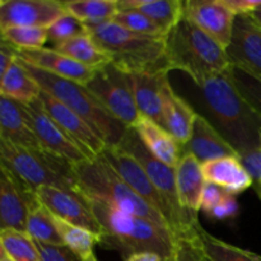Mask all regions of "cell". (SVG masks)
Here are the masks:
<instances>
[{
  "mask_svg": "<svg viewBox=\"0 0 261 261\" xmlns=\"http://www.w3.org/2000/svg\"><path fill=\"white\" fill-rule=\"evenodd\" d=\"M119 10H138L163 31L166 36L184 18V2L181 0H119Z\"/></svg>",
  "mask_w": 261,
  "mask_h": 261,
  "instance_id": "cell-26",
  "label": "cell"
},
{
  "mask_svg": "<svg viewBox=\"0 0 261 261\" xmlns=\"http://www.w3.org/2000/svg\"><path fill=\"white\" fill-rule=\"evenodd\" d=\"M257 9H261V0H260V4H259V7H257Z\"/></svg>",
  "mask_w": 261,
  "mask_h": 261,
  "instance_id": "cell-51",
  "label": "cell"
},
{
  "mask_svg": "<svg viewBox=\"0 0 261 261\" xmlns=\"http://www.w3.org/2000/svg\"><path fill=\"white\" fill-rule=\"evenodd\" d=\"M0 165L35 193L42 186L78 191L73 165L45 150L15 145L0 137Z\"/></svg>",
  "mask_w": 261,
  "mask_h": 261,
  "instance_id": "cell-7",
  "label": "cell"
},
{
  "mask_svg": "<svg viewBox=\"0 0 261 261\" xmlns=\"http://www.w3.org/2000/svg\"><path fill=\"white\" fill-rule=\"evenodd\" d=\"M184 153H190L200 165L224 157H237V150L216 129L204 115L198 114L190 140L182 147Z\"/></svg>",
  "mask_w": 261,
  "mask_h": 261,
  "instance_id": "cell-19",
  "label": "cell"
},
{
  "mask_svg": "<svg viewBox=\"0 0 261 261\" xmlns=\"http://www.w3.org/2000/svg\"><path fill=\"white\" fill-rule=\"evenodd\" d=\"M198 112L184 97L178 96L170 86L166 91L165 129L180 143L185 145L193 134Z\"/></svg>",
  "mask_w": 261,
  "mask_h": 261,
  "instance_id": "cell-25",
  "label": "cell"
},
{
  "mask_svg": "<svg viewBox=\"0 0 261 261\" xmlns=\"http://www.w3.org/2000/svg\"><path fill=\"white\" fill-rule=\"evenodd\" d=\"M25 233L37 244L65 246L55 223V217L38 201L31 211L25 224Z\"/></svg>",
  "mask_w": 261,
  "mask_h": 261,
  "instance_id": "cell-29",
  "label": "cell"
},
{
  "mask_svg": "<svg viewBox=\"0 0 261 261\" xmlns=\"http://www.w3.org/2000/svg\"><path fill=\"white\" fill-rule=\"evenodd\" d=\"M208 261H209V260H208Z\"/></svg>",
  "mask_w": 261,
  "mask_h": 261,
  "instance_id": "cell-53",
  "label": "cell"
},
{
  "mask_svg": "<svg viewBox=\"0 0 261 261\" xmlns=\"http://www.w3.org/2000/svg\"><path fill=\"white\" fill-rule=\"evenodd\" d=\"M53 48L92 70H98L112 63L111 58L92 40L88 33L70 38Z\"/></svg>",
  "mask_w": 261,
  "mask_h": 261,
  "instance_id": "cell-28",
  "label": "cell"
},
{
  "mask_svg": "<svg viewBox=\"0 0 261 261\" xmlns=\"http://www.w3.org/2000/svg\"><path fill=\"white\" fill-rule=\"evenodd\" d=\"M99 157L103 158L114 168L115 172L132 188L139 198H142L158 213L162 214L172 228V232H175V219L170 206L154 188L145 170L134 155L130 154L120 145H106Z\"/></svg>",
  "mask_w": 261,
  "mask_h": 261,
  "instance_id": "cell-10",
  "label": "cell"
},
{
  "mask_svg": "<svg viewBox=\"0 0 261 261\" xmlns=\"http://www.w3.org/2000/svg\"><path fill=\"white\" fill-rule=\"evenodd\" d=\"M184 17L227 48L231 42L236 15L221 0L184 2Z\"/></svg>",
  "mask_w": 261,
  "mask_h": 261,
  "instance_id": "cell-15",
  "label": "cell"
},
{
  "mask_svg": "<svg viewBox=\"0 0 261 261\" xmlns=\"http://www.w3.org/2000/svg\"><path fill=\"white\" fill-rule=\"evenodd\" d=\"M84 261H98V260H97V257L94 256V254H93V255H91V256H89L88 259L84 260Z\"/></svg>",
  "mask_w": 261,
  "mask_h": 261,
  "instance_id": "cell-48",
  "label": "cell"
},
{
  "mask_svg": "<svg viewBox=\"0 0 261 261\" xmlns=\"http://www.w3.org/2000/svg\"><path fill=\"white\" fill-rule=\"evenodd\" d=\"M252 186H254L255 191H256L257 196H259L260 200H261V181H256V182H254V185Z\"/></svg>",
  "mask_w": 261,
  "mask_h": 261,
  "instance_id": "cell-47",
  "label": "cell"
},
{
  "mask_svg": "<svg viewBox=\"0 0 261 261\" xmlns=\"http://www.w3.org/2000/svg\"><path fill=\"white\" fill-rule=\"evenodd\" d=\"M249 15H250V18L252 19V22H254L255 24H256L257 27L261 30V9L254 10V12L249 13Z\"/></svg>",
  "mask_w": 261,
  "mask_h": 261,
  "instance_id": "cell-45",
  "label": "cell"
},
{
  "mask_svg": "<svg viewBox=\"0 0 261 261\" xmlns=\"http://www.w3.org/2000/svg\"><path fill=\"white\" fill-rule=\"evenodd\" d=\"M0 137L15 145L43 150L36 138L24 105L0 94Z\"/></svg>",
  "mask_w": 261,
  "mask_h": 261,
  "instance_id": "cell-21",
  "label": "cell"
},
{
  "mask_svg": "<svg viewBox=\"0 0 261 261\" xmlns=\"http://www.w3.org/2000/svg\"><path fill=\"white\" fill-rule=\"evenodd\" d=\"M229 69L206 76L195 86L206 111L204 116L228 140L240 157L241 153L261 147V119L237 91Z\"/></svg>",
  "mask_w": 261,
  "mask_h": 261,
  "instance_id": "cell-1",
  "label": "cell"
},
{
  "mask_svg": "<svg viewBox=\"0 0 261 261\" xmlns=\"http://www.w3.org/2000/svg\"><path fill=\"white\" fill-rule=\"evenodd\" d=\"M168 69L188 74L194 83L231 68L226 48L184 17L166 37Z\"/></svg>",
  "mask_w": 261,
  "mask_h": 261,
  "instance_id": "cell-4",
  "label": "cell"
},
{
  "mask_svg": "<svg viewBox=\"0 0 261 261\" xmlns=\"http://www.w3.org/2000/svg\"><path fill=\"white\" fill-rule=\"evenodd\" d=\"M40 101L42 102L43 107L47 114L56 121V124L79 145L83 148L87 153L93 157L101 154L102 150L106 147V143L93 132L91 126L87 124L86 120L82 119L78 114L71 111L69 107L61 103L53 96L46 92H41Z\"/></svg>",
  "mask_w": 261,
  "mask_h": 261,
  "instance_id": "cell-17",
  "label": "cell"
},
{
  "mask_svg": "<svg viewBox=\"0 0 261 261\" xmlns=\"http://www.w3.org/2000/svg\"><path fill=\"white\" fill-rule=\"evenodd\" d=\"M134 130L153 157L166 166L176 168L182 157V145L165 127L152 120L142 117Z\"/></svg>",
  "mask_w": 261,
  "mask_h": 261,
  "instance_id": "cell-23",
  "label": "cell"
},
{
  "mask_svg": "<svg viewBox=\"0 0 261 261\" xmlns=\"http://www.w3.org/2000/svg\"><path fill=\"white\" fill-rule=\"evenodd\" d=\"M199 237L204 254L209 261H261L260 255L222 241L201 226L199 227Z\"/></svg>",
  "mask_w": 261,
  "mask_h": 261,
  "instance_id": "cell-33",
  "label": "cell"
},
{
  "mask_svg": "<svg viewBox=\"0 0 261 261\" xmlns=\"http://www.w3.org/2000/svg\"><path fill=\"white\" fill-rule=\"evenodd\" d=\"M206 182L237 195L254 185V180L237 157H224L201 165Z\"/></svg>",
  "mask_w": 261,
  "mask_h": 261,
  "instance_id": "cell-24",
  "label": "cell"
},
{
  "mask_svg": "<svg viewBox=\"0 0 261 261\" xmlns=\"http://www.w3.org/2000/svg\"><path fill=\"white\" fill-rule=\"evenodd\" d=\"M86 31L111 58L112 64L127 74L168 71L166 37H149L132 32L115 22L88 23Z\"/></svg>",
  "mask_w": 261,
  "mask_h": 261,
  "instance_id": "cell-3",
  "label": "cell"
},
{
  "mask_svg": "<svg viewBox=\"0 0 261 261\" xmlns=\"http://www.w3.org/2000/svg\"><path fill=\"white\" fill-rule=\"evenodd\" d=\"M8 257V255H7V251H5V249H4V246H3V242H2V240H0V261H3V260H5Z\"/></svg>",
  "mask_w": 261,
  "mask_h": 261,
  "instance_id": "cell-46",
  "label": "cell"
},
{
  "mask_svg": "<svg viewBox=\"0 0 261 261\" xmlns=\"http://www.w3.org/2000/svg\"><path fill=\"white\" fill-rule=\"evenodd\" d=\"M229 71L237 91L261 119V78L233 65H231Z\"/></svg>",
  "mask_w": 261,
  "mask_h": 261,
  "instance_id": "cell-35",
  "label": "cell"
},
{
  "mask_svg": "<svg viewBox=\"0 0 261 261\" xmlns=\"http://www.w3.org/2000/svg\"><path fill=\"white\" fill-rule=\"evenodd\" d=\"M18 56V48L13 46L7 38L4 37L3 32L0 31V84H2L3 76L7 73L10 64L14 61Z\"/></svg>",
  "mask_w": 261,
  "mask_h": 261,
  "instance_id": "cell-42",
  "label": "cell"
},
{
  "mask_svg": "<svg viewBox=\"0 0 261 261\" xmlns=\"http://www.w3.org/2000/svg\"><path fill=\"white\" fill-rule=\"evenodd\" d=\"M42 261H81L66 246H54V245L37 244Z\"/></svg>",
  "mask_w": 261,
  "mask_h": 261,
  "instance_id": "cell-40",
  "label": "cell"
},
{
  "mask_svg": "<svg viewBox=\"0 0 261 261\" xmlns=\"http://www.w3.org/2000/svg\"><path fill=\"white\" fill-rule=\"evenodd\" d=\"M55 223L64 245L81 261L87 260L91 255H93L94 246L101 244V236L88 229L69 224L56 217Z\"/></svg>",
  "mask_w": 261,
  "mask_h": 261,
  "instance_id": "cell-31",
  "label": "cell"
},
{
  "mask_svg": "<svg viewBox=\"0 0 261 261\" xmlns=\"http://www.w3.org/2000/svg\"><path fill=\"white\" fill-rule=\"evenodd\" d=\"M112 22L132 31V32L139 33V35L149 36V37H166L163 31L155 23H153L149 18L145 17L138 10H119Z\"/></svg>",
  "mask_w": 261,
  "mask_h": 261,
  "instance_id": "cell-37",
  "label": "cell"
},
{
  "mask_svg": "<svg viewBox=\"0 0 261 261\" xmlns=\"http://www.w3.org/2000/svg\"><path fill=\"white\" fill-rule=\"evenodd\" d=\"M66 13L56 0H5L0 4V31L13 27L48 28Z\"/></svg>",
  "mask_w": 261,
  "mask_h": 261,
  "instance_id": "cell-14",
  "label": "cell"
},
{
  "mask_svg": "<svg viewBox=\"0 0 261 261\" xmlns=\"http://www.w3.org/2000/svg\"><path fill=\"white\" fill-rule=\"evenodd\" d=\"M18 58L41 70H45L61 78L70 79L83 86H87V83L93 78L96 73V70H92L76 63L73 59L54 50L53 47L18 50Z\"/></svg>",
  "mask_w": 261,
  "mask_h": 261,
  "instance_id": "cell-20",
  "label": "cell"
},
{
  "mask_svg": "<svg viewBox=\"0 0 261 261\" xmlns=\"http://www.w3.org/2000/svg\"><path fill=\"white\" fill-rule=\"evenodd\" d=\"M86 87L109 114L129 129H134L142 120L143 116L135 103L130 75L112 63L96 70Z\"/></svg>",
  "mask_w": 261,
  "mask_h": 261,
  "instance_id": "cell-9",
  "label": "cell"
},
{
  "mask_svg": "<svg viewBox=\"0 0 261 261\" xmlns=\"http://www.w3.org/2000/svg\"><path fill=\"white\" fill-rule=\"evenodd\" d=\"M0 4H2V2H0Z\"/></svg>",
  "mask_w": 261,
  "mask_h": 261,
  "instance_id": "cell-52",
  "label": "cell"
},
{
  "mask_svg": "<svg viewBox=\"0 0 261 261\" xmlns=\"http://www.w3.org/2000/svg\"><path fill=\"white\" fill-rule=\"evenodd\" d=\"M125 261H165L158 254L154 252H138L130 255Z\"/></svg>",
  "mask_w": 261,
  "mask_h": 261,
  "instance_id": "cell-44",
  "label": "cell"
},
{
  "mask_svg": "<svg viewBox=\"0 0 261 261\" xmlns=\"http://www.w3.org/2000/svg\"><path fill=\"white\" fill-rule=\"evenodd\" d=\"M119 145L137 158L138 162L145 170L154 188L170 206L173 214V219H175L173 236L200 223L198 214H190L181 208L177 195V186H176V168L166 166L165 163L153 157L144 147V144L140 142L134 129L127 130L124 139Z\"/></svg>",
  "mask_w": 261,
  "mask_h": 261,
  "instance_id": "cell-8",
  "label": "cell"
},
{
  "mask_svg": "<svg viewBox=\"0 0 261 261\" xmlns=\"http://www.w3.org/2000/svg\"><path fill=\"white\" fill-rule=\"evenodd\" d=\"M87 200L102 229L99 246L120 252L124 260L138 252H154L165 261L172 259L175 254L172 232L149 219L116 211L96 199L87 198Z\"/></svg>",
  "mask_w": 261,
  "mask_h": 261,
  "instance_id": "cell-2",
  "label": "cell"
},
{
  "mask_svg": "<svg viewBox=\"0 0 261 261\" xmlns=\"http://www.w3.org/2000/svg\"><path fill=\"white\" fill-rule=\"evenodd\" d=\"M19 60L43 92L53 96L86 120L87 124L106 143V145H119L121 143L129 127L109 114L86 86L41 70L22 59Z\"/></svg>",
  "mask_w": 261,
  "mask_h": 261,
  "instance_id": "cell-6",
  "label": "cell"
},
{
  "mask_svg": "<svg viewBox=\"0 0 261 261\" xmlns=\"http://www.w3.org/2000/svg\"><path fill=\"white\" fill-rule=\"evenodd\" d=\"M73 173L78 182V193L102 201L116 211L149 219L172 232L165 217L139 198L99 155L73 165Z\"/></svg>",
  "mask_w": 261,
  "mask_h": 261,
  "instance_id": "cell-5",
  "label": "cell"
},
{
  "mask_svg": "<svg viewBox=\"0 0 261 261\" xmlns=\"http://www.w3.org/2000/svg\"><path fill=\"white\" fill-rule=\"evenodd\" d=\"M63 4L69 14L84 24L110 22L119 12L116 0H71Z\"/></svg>",
  "mask_w": 261,
  "mask_h": 261,
  "instance_id": "cell-30",
  "label": "cell"
},
{
  "mask_svg": "<svg viewBox=\"0 0 261 261\" xmlns=\"http://www.w3.org/2000/svg\"><path fill=\"white\" fill-rule=\"evenodd\" d=\"M37 203L36 194L0 165V233L25 232L28 216Z\"/></svg>",
  "mask_w": 261,
  "mask_h": 261,
  "instance_id": "cell-12",
  "label": "cell"
},
{
  "mask_svg": "<svg viewBox=\"0 0 261 261\" xmlns=\"http://www.w3.org/2000/svg\"><path fill=\"white\" fill-rule=\"evenodd\" d=\"M129 75L140 115L165 127L166 91L171 86L168 71Z\"/></svg>",
  "mask_w": 261,
  "mask_h": 261,
  "instance_id": "cell-18",
  "label": "cell"
},
{
  "mask_svg": "<svg viewBox=\"0 0 261 261\" xmlns=\"http://www.w3.org/2000/svg\"><path fill=\"white\" fill-rule=\"evenodd\" d=\"M206 181L204 178L201 165L190 153H184L176 166V186L181 208L190 214L200 211L201 196Z\"/></svg>",
  "mask_w": 261,
  "mask_h": 261,
  "instance_id": "cell-22",
  "label": "cell"
},
{
  "mask_svg": "<svg viewBox=\"0 0 261 261\" xmlns=\"http://www.w3.org/2000/svg\"><path fill=\"white\" fill-rule=\"evenodd\" d=\"M8 257L13 261H42L36 242L25 232L5 231L0 233Z\"/></svg>",
  "mask_w": 261,
  "mask_h": 261,
  "instance_id": "cell-34",
  "label": "cell"
},
{
  "mask_svg": "<svg viewBox=\"0 0 261 261\" xmlns=\"http://www.w3.org/2000/svg\"><path fill=\"white\" fill-rule=\"evenodd\" d=\"M239 160L241 161L242 166L250 173L254 182L261 181V147L241 153Z\"/></svg>",
  "mask_w": 261,
  "mask_h": 261,
  "instance_id": "cell-41",
  "label": "cell"
},
{
  "mask_svg": "<svg viewBox=\"0 0 261 261\" xmlns=\"http://www.w3.org/2000/svg\"><path fill=\"white\" fill-rule=\"evenodd\" d=\"M24 105L25 112L28 115L36 138L40 142L45 152L61 158L71 165L84 162L87 160H93V155L87 153L79 147L47 114L40 98Z\"/></svg>",
  "mask_w": 261,
  "mask_h": 261,
  "instance_id": "cell-11",
  "label": "cell"
},
{
  "mask_svg": "<svg viewBox=\"0 0 261 261\" xmlns=\"http://www.w3.org/2000/svg\"><path fill=\"white\" fill-rule=\"evenodd\" d=\"M48 41H51L53 47H56L60 43L70 40V38L78 37V36L87 35L86 25L83 22L76 19L68 12L59 18L47 28Z\"/></svg>",
  "mask_w": 261,
  "mask_h": 261,
  "instance_id": "cell-39",
  "label": "cell"
},
{
  "mask_svg": "<svg viewBox=\"0 0 261 261\" xmlns=\"http://www.w3.org/2000/svg\"><path fill=\"white\" fill-rule=\"evenodd\" d=\"M201 224L191 227L186 231L175 234V256L176 261H208L203 251L199 227Z\"/></svg>",
  "mask_w": 261,
  "mask_h": 261,
  "instance_id": "cell-36",
  "label": "cell"
},
{
  "mask_svg": "<svg viewBox=\"0 0 261 261\" xmlns=\"http://www.w3.org/2000/svg\"><path fill=\"white\" fill-rule=\"evenodd\" d=\"M234 15L249 14L257 9L260 0H221Z\"/></svg>",
  "mask_w": 261,
  "mask_h": 261,
  "instance_id": "cell-43",
  "label": "cell"
},
{
  "mask_svg": "<svg viewBox=\"0 0 261 261\" xmlns=\"http://www.w3.org/2000/svg\"><path fill=\"white\" fill-rule=\"evenodd\" d=\"M226 53L231 65L261 78V30L249 14L236 15L233 33Z\"/></svg>",
  "mask_w": 261,
  "mask_h": 261,
  "instance_id": "cell-16",
  "label": "cell"
},
{
  "mask_svg": "<svg viewBox=\"0 0 261 261\" xmlns=\"http://www.w3.org/2000/svg\"><path fill=\"white\" fill-rule=\"evenodd\" d=\"M41 92V87L17 56L3 76L0 94L20 103H30L40 97Z\"/></svg>",
  "mask_w": 261,
  "mask_h": 261,
  "instance_id": "cell-27",
  "label": "cell"
},
{
  "mask_svg": "<svg viewBox=\"0 0 261 261\" xmlns=\"http://www.w3.org/2000/svg\"><path fill=\"white\" fill-rule=\"evenodd\" d=\"M3 35L18 50L41 48L48 41L47 28L43 27H13L3 31Z\"/></svg>",
  "mask_w": 261,
  "mask_h": 261,
  "instance_id": "cell-38",
  "label": "cell"
},
{
  "mask_svg": "<svg viewBox=\"0 0 261 261\" xmlns=\"http://www.w3.org/2000/svg\"><path fill=\"white\" fill-rule=\"evenodd\" d=\"M35 194L37 200L47 208L54 217L101 236V226L83 194L54 186L38 188Z\"/></svg>",
  "mask_w": 261,
  "mask_h": 261,
  "instance_id": "cell-13",
  "label": "cell"
},
{
  "mask_svg": "<svg viewBox=\"0 0 261 261\" xmlns=\"http://www.w3.org/2000/svg\"><path fill=\"white\" fill-rule=\"evenodd\" d=\"M200 211L214 219L233 218L239 214V203L233 194L206 182L201 196Z\"/></svg>",
  "mask_w": 261,
  "mask_h": 261,
  "instance_id": "cell-32",
  "label": "cell"
},
{
  "mask_svg": "<svg viewBox=\"0 0 261 261\" xmlns=\"http://www.w3.org/2000/svg\"><path fill=\"white\" fill-rule=\"evenodd\" d=\"M167 261H176V259H175V256L172 257V259H170V260H167Z\"/></svg>",
  "mask_w": 261,
  "mask_h": 261,
  "instance_id": "cell-49",
  "label": "cell"
},
{
  "mask_svg": "<svg viewBox=\"0 0 261 261\" xmlns=\"http://www.w3.org/2000/svg\"><path fill=\"white\" fill-rule=\"evenodd\" d=\"M3 261H13V260H10L9 257H7V259H5V260H3Z\"/></svg>",
  "mask_w": 261,
  "mask_h": 261,
  "instance_id": "cell-50",
  "label": "cell"
}]
</instances>
